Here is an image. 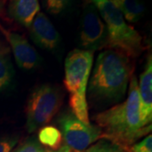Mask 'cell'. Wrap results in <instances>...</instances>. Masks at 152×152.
<instances>
[{"mask_svg":"<svg viewBox=\"0 0 152 152\" xmlns=\"http://www.w3.org/2000/svg\"><path fill=\"white\" fill-rule=\"evenodd\" d=\"M94 119L102 131V138L128 149L140 138L151 133V125L144 127L141 124L140 101L135 76L131 78L127 99L97 113Z\"/></svg>","mask_w":152,"mask_h":152,"instance_id":"obj_1","label":"cell"},{"mask_svg":"<svg viewBox=\"0 0 152 152\" xmlns=\"http://www.w3.org/2000/svg\"><path fill=\"white\" fill-rule=\"evenodd\" d=\"M134 70L131 58L118 50H104L98 55L89 82L90 98L104 104L121 101L127 92Z\"/></svg>","mask_w":152,"mask_h":152,"instance_id":"obj_2","label":"cell"},{"mask_svg":"<svg viewBox=\"0 0 152 152\" xmlns=\"http://www.w3.org/2000/svg\"><path fill=\"white\" fill-rule=\"evenodd\" d=\"M93 61L94 52L77 48L68 54L64 63V83L69 95L70 111L85 124H91L86 96Z\"/></svg>","mask_w":152,"mask_h":152,"instance_id":"obj_3","label":"cell"},{"mask_svg":"<svg viewBox=\"0 0 152 152\" xmlns=\"http://www.w3.org/2000/svg\"><path fill=\"white\" fill-rule=\"evenodd\" d=\"M107 26V48L118 50L131 58L141 54L144 50L141 35L129 26L121 11L108 0H91Z\"/></svg>","mask_w":152,"mask_h":152,"instance_id":"obj_4","label":"cell"},{"mask_svg":"<svg viewBox=\"0 0 152 152\" xmlns=\"http://www.w3.org/2000/svg\"><path fill=\"white\" fill-rule=\"evenodd\" d=\"M64 94L58 86L41 85L33 90L26 108V128L33 133L48 124L58 113L64 102Z\"/></svg>","mask_w":152,"mask_h":152,"instance_id":"obj_5","label":"cell"},{"mask_svg":"<svg viewBox=\"0 0 152 152\" xmlns=\"http://www.w3.org/2000/svg\"><path fill=\"white\" fill-rule=\"evenodd\" d=\"M64 145L71 151H80L102 139V131L96 125L85 124L71 111H65L57 119Z\"/></svg>","mask_w":152,"mask_h":152,"instance_id":"obj_6","label":"cell"},{"mask_svg":"<svg viewBox=\"0 0 152 152\" xmlns=\"http://www.w3.org/2000/svg\"><path fill=\"white\" fill-rule=\"evenodd\" d=\"M79 45L82 50L95 52L107 48L108 34L107 26L96 7L91 0L85 4L80 25Z\"/></svg>","mask_w":152,"mask_h":152,"instance_id":"obj_7","label":"cell"},{"mask_svg":"<svg viewBox=\"0 0 152 152\" xmlns=\"http://www.w3.org/2000/svg\"><path fill=\"white\" fill-rule=\"evenodd\" d=\"M0 31L5 37L16 64L23 70L31 71L42 64V58L27 39L19 33L9 31L0 25Z\"/></svg>","mask_w":152,"mask_h":152,"instance_id":"obj_8","label":"cell"},{"mask_svg":"<svg viewBox=\"0 0 152 152\" xmlns=\"http://www.w3.org/2000/svg\"><path fill=\"white\" fill-rule=\"evenodd\" d=\"M29 32L33 42L45 50L54 51L61 42L60 34L42 12H39L35 17Z\"/></svg>","mask_w":152,"mask_h":152,"instance_id":"obj_9","label":"cell"},{"mask_svg":"<svg viewBox=\"0 0 152 152\" xmlns=\"http://www.w3.org/2000/svg\"><path fill=\"white\" fill-rule=\"evenodd\" d=\"M140 101V118L144 127L151 125L152 121V59L148 56L144 71L138 82Z\"/></svg>","mask_w":152,"mask_h":152,"instance_id":"obj_10","label":"cell"},{"mask_svg":"<svg viewBox=\"0 0 152 152\" xmlns=\"http://www.w3.org/2000/svg\"><path fill=\"white\" fill-rule=\"evenodd\" d=\"M8 14L12 20L28 28L40 12L39 0H9Z\"/></svg>","mask_w":152,"mask_h":152,"instance_id":"obj_11","label":"cell"},{"mask_svg":"<svg viewBox=\"0 0 152 152\" xmlns=\"http://www.w3.org/2000/svg\"><path fill=\"white\" fill-rule=\"evenodd\" d=\"M10 52L9 45L0 40V92L10 87L15 76Z\"/></svg>","mask_w":152,"mask_h":152,"instance_id":"obj_12","label":"cell"},{"mask_svg":"<svg viewBox=\"0 0 152 152\" xmlns=\"http://www.w3.org/2000/svg\"><path fill=\"white\" fill-rule=\"evenodd\" d=\"M38 141L48 151H58L62 146L63 137L60 130L54 126H44L38 132Z\"/></svg>","mask_w":152,"mask_h":152,"instance_id":"obj_13","label":"cell"},{"mask_svg":"<svg viewBox=\"0 0 152 152\" xmlns=\"http://www.w3.org/2000/svg\"><path fill=\"white\" fill-rule=\"evenodd\" d=\"M119 10L128 21L135 23L144 15L145 6L140 0H124Z\"/></svg>","mask_w":152,"mask_h":152,"instance_id":"obj_14","label":"cell"},{"mask_svg":"<svg viewBox=\"0 0 152 152\" xmlns=\"http://www.w3.org/2000/svg\"><path fill=\"white\" fill-rule=\"evenodd\" d=\"M129 149L107 139L102 138L91 145L80 151H71L70 152H129Z\"/></svg>","mask_w":152,"mask_h":152,"instance_id":"obj_15","label":"cell"},{"mask_svg":"<svg viewBox=\"0 0 152 152\" xmlns=\"http://www.w3.org/2000/svg\"><path fill=\"white\" fill-rule=\"evenodd\" d=\"M45 10L53 15H58L68 10L74 0H42Z\"/></svg>","mask_w":152,"mask_h":152,"instance_id":"obj_16","label":"cell"},{"mask_svg":"<svg viewBox=\"0 0 152 152\" xmlns=\"http://www.w3.org/2000/svg\"><path fill=\"white\" fill-rule=\"evenodd\" d=\"M13 152H46V151L38 140L31 137L22 142Z\"/></svg>","mask_w":152,"mask_h":152,"instance_id":"obj_17","label":"cell"},{"mask_svg":"<svg viewBox=\"0 0 152 152\" xmlns=\"http://www.w3.org/2000/svg\"><path fill=\"white\" fill-rule=\"evenodd\" d=\"M19 142V136L15 134L0 137V152H12Z\"/></svg>","mask_w":152,"mask_h":152,"instance_id":"obj_18","label":"cell"},{"mask_svg":"<svg viewBox=\"0 0 152 152\" xmlns=\"http://www.w3.org/2000/svg\"><path fill=\"white\" fill-rule=\"evenodd\" d=\"M129 152H152V136L148 134L139 143L129 147Z\"/></svg>","mask_w":152,"mask_h":152,"instance_id":"obj_19","label":"cell"},{"mask_svg":"<svg viewBox=\"0 0 152 152\" xmlns=\"http://www.w3.org/2000/svg\"><path fill=\"white\" fill-rule=\"evenodd\" d=\"M9 0H0V17L3 15L5 10V7L7 5Z\"/></svg>","mask_w":152,"mask_h":152,"instance_id":"obj_20","label":"cell"},{"mask_svg":"<svg viewBox=\"0 0 152 152\" xmlns=\"http://www.w3.org/2000/svg\"><path fill=\"white\" fill-rule=\"evenodd\" d=\"M46 152H70V149L64 145H62L61 148L58 151H47Z\"/></svg>","mask_w":152,"mask_h":152,"instance_id":"obj_21","label":"cell"},{"mask_svg":"<svg viewBox=\"0 0 152 152\" xmlns=\"http://www.w3.org/2000/svg\"><path fill=\"white\" fill-rule=\"evenodd\" d=\"M109 2H111L114 6H116L118 10L121 8V6L123 4L124 0H108Z\"/></svg>","mask_w":152,"mask_h":152,"instance_id":"obj_22","label":"cell"}]
</instances>
